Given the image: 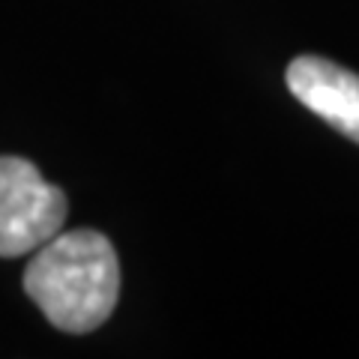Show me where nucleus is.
<instances>
[{"label":"nucleus","mask_w":359,"mask_h":359,"mask_svg":"<svg viewBox=\"0 0 359 359\" xmlns=\"http://www.w3.org/2000/svg\"><path fill=\"white\" fill-rule=\"evenodd\" d=\"M285 78L287 90L311 114L359 144V75L323 57H297Z\"/></svg>","instance_id":"7ed1b4c3"},{"label":"nucleus","mask_w":359,"mask_h":359,"mask_svg":"<svg viewBox=\"0 0 359 359\" xmlns=\"http://www.w3.org/2000/svg\"><path fill=\"white\" fill-rule=\"evenodd\" d=\"M66 222V198L45 183L36 165L0 156V257L42 249Z\"/></svg>","instance_id":"f03ea898"},{"label":"nucleus","mask_w":359,"mask_h":359,"mask_svg":"<svg viewBox=\"0 0 359 359\" xmlns=\"http://www.w3.org/2000/svg\"><path fill=\"white\" fill-rule=\"evenodd\" d=\"M25 290L63 332H93L120 297V264L108 237L78 228L36 249L25 269Z\"/></svg>","instance_id":"f257e3e1"}]
</instances>
